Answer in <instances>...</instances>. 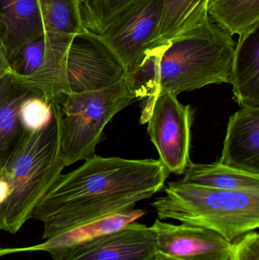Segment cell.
Wrapping results in <instances>:
<instances>
[{"mask_svg": "<svg viewBox=\"0 0 259 260\" xmlns=\"http://www.w3.org/2000/svg\"><path fill=\"white\" fill-rule=\"evenodd\" d=\"M10 189L6 180L0 177V204L3 203L9 195Z\"/></svg>", "mask_w": 259, "mask_h": 260, "instance_id": "cell-25", "label": "cell"}, {"mask_svg": "<svg viewBox=\"0 0 259 260\" xmlns=\"http://www.w3.org/2000/svg\"><path fill=\"white\" fill-rule=\"evenodd\" d=\"M126 71L97 35L84 31L73 36L46 35L45 59L24 83L51 102L62 94L96 91L117 83Z\"/></svg>", "mask_w": 259, "mask_h": 260, "instance_id": "cell-2", "label": "cell"}, {"mask_svg": "<svg viewBox=\"0 0 259 260\" xmlns=\"http://www.w3.org/2000/svg\"><path fill=\"white\" fill-rule=\"evenodd\" d=\"M46 35L73 36L84 31L78 0H40Z\"/></svg>", "mask_w": 259, "mask_h": 260, "instance_id": "cell-19", "label": "cell"}, {"mask_svg": "<svg viewBox=\"0 0 259 260\" xmlns=\"http://www.w3.org/2000/svg\"><path fill=\"white\" fill-rule=\"evenodd\" d=\"M164 196L151 203L158 219L213 231L229 241L259 227V189H212L170 182Z\"/></svg>", "mask_w": 259, "mask_h": 260, "instance_id": "cell-5", "label": "cell"}, {"mask_svg": "<svg viewBox=\"0 0 259 260\" xmlns=\"http://www.w3.org/2000/svg\"><path fill=\"white\" fill-rule=\"evenodd\" d=\"M181 183L228 190L259 189V175L243 172L220 162L202 165L190 163Z\"/></svg>", "mask_w": 259, "mask_h": 260, "instance_id": "cell-16", "label": "cell"}, {"mask_svg": "<svg viewBox=\"0 0 259 260\" xmlns=\"http://www.w3.org/2000/svg\"><path fill=\"white\" fill-rule=\"evenodd\" d=\"M46 33L40 0H0V42L9 64L24 45Z\"/></svg>", "mask_w": 259, "mask_h": 260, "instance_id": "cell-11", "label": "cell"}, {"mask_svg": "<svg viewBox=\"0 0 259 260\" xmlns=\"http://www.w3.org/2000/svg\"><path fill=\"white\" fill-rule=\"evenodd\" d=\"M165 0H135L117 14L97 36L118 58L126 73L156 50L155 38Z\"/></svg>", "mask_w": 259, "mask_h": 260, "instance_id": "cell-7", "label": "cell"}, {"mask_svg": "<svg viewBox=\"0 0 259 260\" xmlns=\"http://www.w3.org/2000/svg\"><path fill=\"white\" fill-rule=\"evenodd\" d=\"M53 115L51 102H49L42 92L26 99L20 108L21 123L28 133L45 127L51 121Z\"/></svg>", "mask_w": 259, "mask_h": 260, "instance_id": "cell-21", "label": "cell"}, {"mask_svg": "<svg viewBox=\"0 0 259 260\" xmlns=\"http://www.w3.org/2000/svg\"><path fill=\"white\" fill-rule=\"evenodd\" d=\"M208 0H165L161 23L155 38L156 49L167 45L177 35L208 21Z\"/></svg>", "mask_w": 259, "mask_h": 260, "instance_id": "cell-18", "label": "cell"}, {"mask_svg": "<svg viewBox=\"0 0 259 260\" xmlns=\"http://www.w3.org/2000/svg\"><path fill=\"white\" fill-rule=\"evenodd\" d=\"M206 12L210 21L231 37L242 38L259 28V0H208Z\"/></svg>", "mask_w": 259, "mask_h": 260, "instance_id": "cell-17", "label": "cell"}, {"mask_svg": "<svg viewBox=\"0 0 259 260\" xmlns=\"http://www.w3.org/2000/svg\"><path fill=\"white\" fill-rule=\"evenodd\" d=\"M65 167L61 154L59 123L53 112L48 125L29 133L0 171V177L10 189L0 204V231L16 234L21 230Z\"/></svg>", "mask_w": 259, "mask_h": 260, "instance_id": "cell-3", "label": "cell"}, {"mask_svg": "<svg viewBox=\"0 0 259 260\" xmlns=\"http://www.w3.org/2000/svg\"><path fill=\"white\" fill-rule=\"evenodd\" d=\"M40 92L13 72L0 79V171L30 133L21 123V105Z\"/></svg>", "mask_w": 259, "mask_h": 260, "instance_id": "cell-13", "label": "cell"}, {"mask_svg": "<svg viewBox=\"0 0 259 260\" xmlns=\"http://www.w3.org/2000/svg\"><path fill=\"white\" fill-rule=\"evenodd\" d=\"M193 110L183 105L171 93L160 94L149 114L151 139L159 153L160 160L169 172L180 175L185 173L190 157Z\"/></svg>", "mask_w": 259, "mask_h": 260, "instance_id": "cell-8", "label": "cell"}, {"mask_svg": "<svg viewBox=\"0 0 259 260\" xmlns=\"http://www.w3.org/2000/svg\"><path fill=\"white\" fill-rule=\"evenodd\" d=\"M85 31L98 35L103 27L135 0H78Z\"/></svg>", "mask_w": 259, "mask_h": 260, "instance_id": "cell-20", "label": "cell"}, {"mask_svg": "<svg viewBox=\"0 0 259 260\" xmlns=\"http://www.w3.org/2000/svg\"><path fill=\"white\" fill-rule=\"evenodd\" d=\"M144 214L145 212L141 209H134L113 214L73 228L50 239L44 240V242L36 245L20 248H0V256L21 252L42 251L51 253L72 248L118 232L141 218Z\"/></svg>", "mask_w": 259, "mask_h": 260, "instance_id": "cell-14", "label": "cell"}, {"mask_svg": "<svg viewBox=\"0 0 259 260\" xmlns=\"http://www.w3.org/2000/svg\"><path fill=\"white\" fill-rule=\"evenodd\" d=\"M10 72H12L10 64L6 59L3 46H2L1 42H0V79L3 77L5 75L10 73Z\"/></svg>", "mask_w": 259, "mask_h": 260, "instance_id": "cell-24", "label": "cell"}, {"mask_svg": "<svg viewBox=\"0 0 259 260\" xmlns=\"http://www.w3.org/2000/svg\"><path fill=\"white\" fill-rule=\"evenodd\" d=\"M228 260H259V235L256 230L231 242Z\"/></svg>", "mask_w": 259, "mask_h": 260, "instance_id": "cell-23", "label": "cell"}, {"mask_svg": "<svg viewBox=\"0 0 259 260\" xmlns=\"http://www.w3.org/2000/svg\"><path fill=\"white\" fill-rule=\"evenodd\" d=\"M54 260H151L156 254L152 227L131 223L78 247L50 253Z\"/></svg>", "mask_w": 259, "mask_h": 260, "instance_id": "cell-10", "label": "cell"}, {"mask_svg": "<svg viewBox=\"0 0 259 260\" xmlns=\"http://www.w3.org/2000/svg\"><path fill=\"white\" fill-rule=\"evenodd\" d=\"M151 260H173L170 258L167 257V256H164V255L160 254V253H156L155 256H154Z\"/></svg>", "mask_w": 259, "mask_h": 260, "instance_id": "cell-26", "label": "cell"}, {"mask_svg": "<svg viewBox=\"0 0 259 260\" xmlns=\"http://www.w3.org/2000/svg\"><path fill=\"white\" fill-rule=\"evenodd\" d=\"M231 84L240 106L259 107V28L239 38Z\"/></svg>", "mask_w": 259, "mask_h": 260, "instance_id": "cell-15", "label": "cell"}, {"mask_svg": "<svg viewBox=\"0 0 259 260\" xmlns=\"http://www.w3.org/2000/svg\"><path fill=\"white\" fill-rule=\"evenodd\" d=\"M235 47L233 37L209 18L172 38L159 47V86L155 99L164 93L177 96L211 84L231 83Z\"/></svg>", "mask_w": 259, "mask_h": 260, "instance_id": "cell-4", "label": "cell"}, {"mask_svg": "<svg viewBox=\"0 0 259 260\" xmlns=\"http://www.w3.org/2000/svg\"><path fill=\"white\" fill-rule=\"evenodd\" d=\"M170 172L160 160L94 155L61 174L42 197L30 219L44 224L47 240L73 228L134 209L163 187Z\"/></svg>", "mask_w": 259, "mask_h": 260, "instance_id": "cell-1", "label": "cell"}, {"mask_svg": "<svg viewBox=\"0 0 259 260\" xmlns=\"http://www.w3.org/2000/svg\"><path fill=\"white\" fill-rule=\"evenodd\" d=\"M138 99L142 98L129 74L103 89L62 94L53 99L65 166L94 157L105 126L117 113Z\"/></svg>", "mask_w": 259, "mask_h": 260, "instance_id": "cell-6", "label": "cell"}, {"mask_svg": "<svg viewBox=\"0 0 259 260\" xmlns=\"http://www.w3.org/2000/svg\"><path fill=\"white\" fill-rule=\"evenodd\" d=\"M46 35L26 44L10 64L12 72L20 77L33 76L42 67L45 59Z\"/></svg>", "mask_w": 259, "mask_h": 260, "instance_id": "cell-22", "label": "cell"}, {"mask_svg": "<svg viewBox=\"0 0 259 260\" xmlns=\"http://www.w3.org/2000/svg\"><path fill=\"white\" fill-rule=\"evenodd\" d=\"M156 253L173 260H228L231 242L213 231L156 219L152 226Z\"/></svg>", "mask_w": 259, "mask_h": 260, "instance_id": "cell-9", "label": "cell"}, {"mask_svg": "<svg viewBox=\"0 0 259 260\" xmlns=\"http://www.w3.org/2000/svg\"><path fill=\"white\" fill-rule=\"evenodd\" d=\"M218 162L259 175V107H242L230 117Z\"/></svg>", "mask_w": 259, "mask_h": 260, "instance_id": "cell-12", "label": "cell"}]
</instances>
